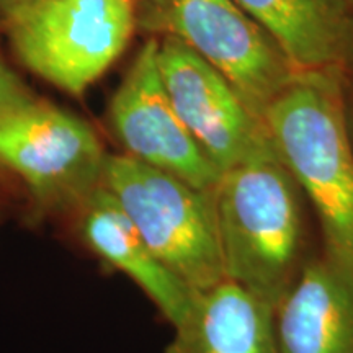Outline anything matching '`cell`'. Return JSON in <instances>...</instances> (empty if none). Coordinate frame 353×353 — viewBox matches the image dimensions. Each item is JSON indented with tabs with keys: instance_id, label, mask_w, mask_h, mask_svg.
I'll return each instance as SVG.
<instances>
[{
	"instance_id": "cell-15",
	"label": "cell",
	"mask_w": 353,
	"mask_h": 353,
	"mask_svg": "<svg viewBox=\"0 0 353 353\" xmlns=\"http://www.w3.org/2000/svg\"><path fill=\"white\" fill-rule=\"evenodd\" d=\"M151 2H154V0H151Z\"/></svg>"
},
{
	"instance_id": "cell-4",
	"label": "cell",
	"mask_w": 353,
	"mask_h": 353,
	"mask_svg": "<svg viewBox=\"0 0 353 353\" xmlns=\"http://www.w3.org/2000/svg\"><path fill=\"white\" fill-rule=\"evenodd\" d=\"M10 43L32 72L77 97L123 54L134 0H28L6 13Z\"/></svg>"
},
{
	"instance_id": "cell-3",
	"label": "cell",
	"mask_w": 353,
	"mask_h": 353,
	"mask_svg": "<svg viewBox=\"0 0 353 353\" xmlns=\"http://www.w3.org/2000/svg\"><path fill=\"white\" fill-rule=\"evenodd\" d=\"M103 185L167 270L200 293L226 280L214 193L138 159L108 156Z\"/></svg>"
},
{
	"instance_id": "cell-1",
	"label": "cell",
	"mask_w": 353,
	"mask_h": 353,
	"mask_svg": "<svg viewBox=\"0 0 353 353\" xmlns=\"http://www.w3.org/2000/svg\"><path fill=\"white\" fill-rule=\"evenodd\" d=\"M214 206L226 280L276 309L307 259L296 182L275 148L223 172Z\"/></svg>"
},
{
	"instance_id": "cell-2",
	"label": "cell",
	"mask_w": 353,
	"mask_h": 353,
	"mask_svg": "<svg viewBox=\"0 0 353 353\" xmlns=\"http://www.w3.org/2000/svg\"><path fill=\"white\" fill-rule=\"evenodd\" d=\"M265 125L280 161L314 206L324 254L353 272V152L332 70L303 72L268 107Z\"/></svg>"
},
{
	"instance_id": "cell-7",
	"label": "cell",
	"mask_w": 353,
	"mask_h": 353,
	"mask_svg": "<svg viewBox=\"0 0 353 353\" xmlns=\"http://www.w3.org/2000/svg\"><path fill=\"white\" fill-rule=\"evenodd\" d=\"M157 57L172 107L221 174L273 148L265 121L187 44L165 37Z\"/></svg>"
},
{
	"instance_id": "cell-6",
	"label": "cell",
	"mask_w": 353,
	"mask_h": 353,
	"mask_svg": "<svg viewBox=\"0 0 353 353\" xmlns=\"http://www.w3.org/2000/svg\"><path fill=\"white\" fill-rule=\"evenodd\" d=\"M149 23L213 65L262 121L268 107L303 74L232 0H154Z\"/></svg>"
},
{
	"instance_id": "cell-12",
	"label": "cell",
	"mask_w": 353,
	"mask_h": 353,
	"mask_svg": "<svg viewBox=\"0 0 353 353\" xmlns=\"http://www.w3.org/2000/svg\"><path fill=\"white\" fill-rule=\"evenodd\" d=\"M301 72L332 69L348 51L345 20L327 0H232Z\"/></svg>"
},
{
	"instance_id": "cell-11",
	"label": "cell",
	"mask_w": 353,
	"mask_h": 353,
	"mask_svg": "<svg viewBox=\"0 0 353 353\" xmlns=\"http://www.w3.org/2000/svg\"><path fill=\"white\" fill-rule=\"evenodd\" d=\"M165 353H280L275 309L232 281L195 293Z\"/></svg>"
},
{
	"instance_id": "cell-5",
	"label": "cell",
	"mask_w": 353,
	"mask_h": 353,
	"mask_svg": "<svg viewBox=\"0 0 353 353\" xmlns=\"http://www.w3.org/2000/svg\"><path fill=\"white\" fill-rule=\"evenodd\" d=\"M107 157L87 121L51 103L30 100L0 117V165L44 213H74L103 185Z\"/></svg>"
},
{
	"instance_id": "cell-13",
	"label": "cell",
	"mask_w": 353,
	"mask_h": 353,
	"mask_svg": "<svg viewBox=\"0 0 353 353\" xmlns=\"http://www.w3.org/2000/svg\"><path fill=\"white\" fill-rule=\"evenodd\" d=\"M33 100L28 88L0 59V117Z\"/></svg>"
},
{
	"instance_id": "cell-14",
	"label": "cell",
	"mask_w": 353,
	"mask_h": 353,
	"mask_svg": "<svg viewBox=\"0 0 353 353\" xmlns=\"http://www.w3.org/2000/svg\"><path fill=\"white\" fill-rule=\"evenodd\" d=\"M28 2V0H0V12L6 15L7 12H10L12 8L21 6V3Z\"/></svg>"
},
{
	"instance_id": "cell-9",
	"label": "cell",
	"mask_w": 353,
	"mask_h": 353,
	"mask_svg": "<svg viewBox=\"0 0 353 353\" xmlns=\"http://www.w3.org/2000/svg\"><path fill=\"white\" fill-rule=\"evenodd\" d=\"M275 330L280 353H353V272L325 254L307 259Z\"/></svg>"
},
{
	"instance_id": "cell-10",
	"label": "cell",
	"mask_w": 353,
	"mask_h": 353,
	"mask_svg": "<svg viewBox=\"0 0 353 353\" xmlns=\"http://www.w3.org/2000/svg\"><path fill=\"white\" fill-rule=\"evenodd\" d=\"M74 213L88 249L130 276L176 327L192 309L195 291L159 262L113 193L100 185Z\"/></svg>"
},
{
	"instance_id": "cell-8",
	"label": "cell",
	"mask_w": 353,
	"mask_h": 353,
	"mask_svg": "<svg viewBox=\"0 0 353 353\" xmlns=\"http://www.w3.org/2000/svg\"><path fill=\"white\" fill-rule=\"evenodd\" d=\"M159 41L149 39L110 103V121L128 156L214 193L221 172L190 134L167 95L159 69Z\"/></svg>"
}]
</instances>
